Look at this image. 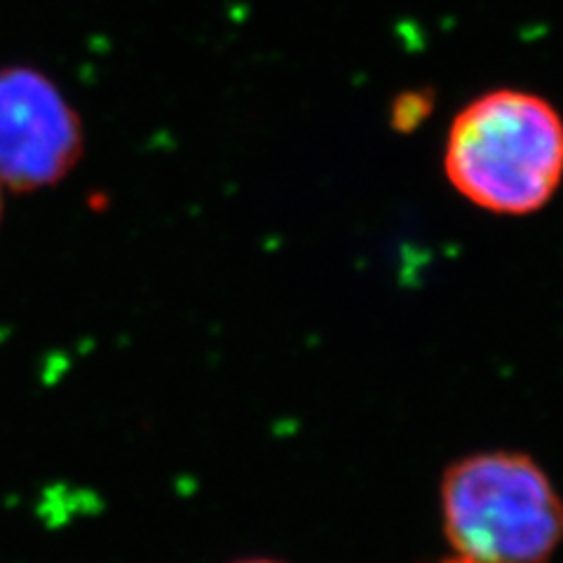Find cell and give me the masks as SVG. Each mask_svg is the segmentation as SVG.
<instances>
[{
	"label": "cell",
	"mask_w": 563,
	"mask_h": 563,
	"mask_svg": "<svg viewBox=\"0 0 563 563\" xmlns=\"http://www.w3.org/2000/svg\"><path fill=\"white\" fill-rule=\"evenodd\" d=\"M0 217H3V184H0Z\"/></svg>",
	"instance_id": "5"
},
{
	"label": "cell",
	"mask_w": 563,
	"mask_h": 563,
	"mask_svg": "<svg viewBox=\"0 0 563 563\" xmlns=\"http://www.w3.org/2000/svg\"><path fill=\"white\" fill-rule=\"evenodd\" d=\"M244 563H273V561H244Z\"/></svg>",
	"instance_id": "7"
},
{
	"label": "cell",
	"mask_w": 563,
	"mask_h": 563,
	"mask_svg": "<svg viewBox=\"0 0 563 563\" xmlns=\"http://www.w3.org/2000/svg\"><path fill=\"white\" fill-rule=\"evenodd\" d=\"M444 531L470 563H548L563 540V503L521 453H479L442 484Z\"/></svg>",
	"instance_id": "2"
},
{
	"label": "cell",
	"mask_w": 563,
	"mask_h": 563,
	"mask_svg": "<svg viewBox=\"0 0 563 563\" xmlns=\"http://www.w3.org/2000/svg\"><path fill=\"white\" fill-rule=\"evenodd\" d=\"M444 169L472 205L493 214H533L563 179V120L538 95L486 92L455 115Z\"/></svg>",
	"instance_id": "1"
},
{
	"label": "cell",
	"mask_w": 563,
	"mask_h": 563,
	"mask_svg": "<svg viewBox=\"0 0 563 563\" xmlns=\"http://www.w3.org/2000/svg\"><path fill=\"white\" fill-rule=\"evenodd\" d=\"M74 106L45 74L0 68V184L31 192L59 184L82 155Z\"/></svg>",
	"instance_id": "3"
},
{
	"label": "cell",
	"mask_w": 563,
	"mask_h": 563,
	"mask_svg": "<svg viewBox=\"0 0 563 563\" xmlns=\"http://www.w3.org/2000/svg\"><path fill=\"white\" fill-rule=\"evenodd\" d=\"M430 99L426 95H404L397 99L395 103V115H393V122L395 128L407 132V130H413L418 128L422 120L428 118L430 113Z\"/></svg>",
	"instance_id": "4"
},
{
	"label": "cell",
	"mask_w": 563,
	"mask_h": 563,
	"mask_svg": "<svg viewBox=\"0 0 563 563\" xmlns=\"http://www.w3.org/2000/svg\"><path fill=\"white\" fill-rule=\"evenodd\" d=\"M444 563H470V561H465V559H457V556H455V559H451V561H444Z\"/></svg>",
	"instance_id": "6"
}]
</instances>
